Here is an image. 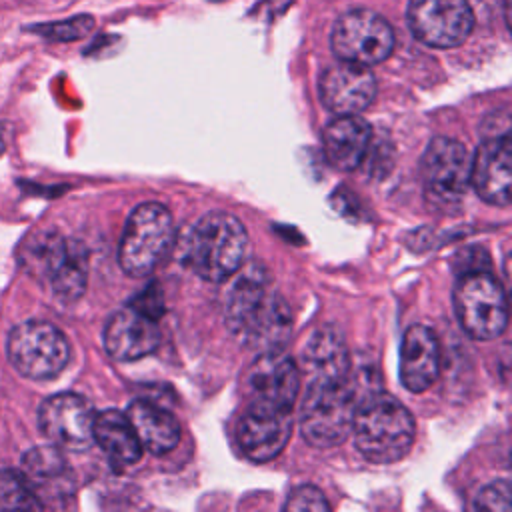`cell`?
<instances>
[{
    "mask_svg": "<svg viewBox=\"0 0 512 512\" xmlns=\"http://www.w3.org/2000/svg\"><path fill=\"white\" fill-rule=\"evenodd\" d=\"M26 476L18 470H0V510H40Z\"/></svg>",
    "mask_w": 512,
    "mask_h": 512,
    "instance_id": "cell-24",
    "label": "cell"
},
{
    "mask_svg": "<svg viewBox=\"0 0 512 512\" xmlns=\"http://www.w3.org/2000/svg\"><path fill=\"white\" fill-rule=\"evenodd\" d=\"M470 184L476 194L494 206L510 204L512 144L510 134L488 136L476 150L470 166Z\"/></svg>",
    "mask_w": 512,
    "mask_h": 512,
    "instance_id": "cell-16",
    "label": "cell"
},
{
    "mask_svg": "<svg viewBox=\"0 0 512 512\" xmlns=\"http://www.w3.org/2000/svg\"><path fill=\"white\" fill-rule=\"evenodd\" d=\"M238 270L226 294V326L258 352L280 350L292 326L288 304L272 290L262 262H248Z\"/></svg>",
    "mask_w": 512,
    "mask_h": 512,
    "instance_id": "cell-1",
    "label": "cell"
},
{
    "mask_svg": "<svg viewBox=\"0 0 512 512\" xmlns=\"http://www.w3.org/2000/svg\"><path fill=\"white\" fill-rule=\"evenodd\" d=\"M30 260L48 278L60 300L72 302L82 296L88 278V254L80 242L58 234L42 236L30 252Z\"/></svg>",
    "mask_w": 512,
    "mask_h": 512,
    "instance_id": "cell-11",
    "label": "cell"
},
{
    "mask_svg": "<svg viewBox=\"0 0 512 512\" xmlns=\"http://www.w3.org/2000/svg\"><path fill=\"white\" fill-rule=\"evenodd\" d=\"M26 476L40 506H62L74 494V478L58 446H36L22 456Z\"/></svg>",
    "mask_w": 512,
    "mask_h": 512,
    "instance_id": "cell-18",
    "label": "cell"
},
{
    "mask_svg": "<svg viewBox=\"0 0 512 512\" xmlns=\"http://www.w3.org/2000/svg\"><path fill=\"white\" fill-rule=\"evenodd\" d=\"M126 416L142 448L150 450L152 454H166L180 440V426L176 418L148 400H134L128 406Z\"/></svg>",
    "mask_w": 512,
    "mask_h": 512,
    "instance_id": "cell-21",
    "label": "cell"
},
{
    "mask_svg": "<svg viewBox=\"0 0 512 512\" xmlns=\"http://www.w3.org/2000/svg\"><path fill=\"white\" fill-rule=\"evenodd\" d=\"M374 98L376 78L366 66L340 60L326 68L320 78V100L336 116L358 114L366 110Z\"/></svg>",
    "mask_w": 512,
    "mask_h": 512,
    "instance_id": "cell-17",
    "label": "cell"
},
{
    "mask_svg": "<svg viewBox=\"0 0 512 512\" xmlns=\"http://www.w3.org/2000/svg\"><path fill=\"white\" fill-rule=\"evenodd\" d=\"M472 156L468 148L446 136L434 138L422 156V180L426 196L436 206L458 204L470 184Z\"/></svg>",
    "mask_w": 512,
    "mask_h": 512,
    "instance_id": "cell-9",
    "label": "cell"
},
{
    "mask_svg": "<svg viewBox=\"0 0 512 512\" xmlns=\"http://www.w3.org/2000/svg\"><path fill=\"white\" fill-rule=\"evenodd\" d=\"M246 388L250 404L292 410L300 390V370L282 350L260 352L248 370Z\"/></svg>",
    "mask_w": 512,
    "mask_h": 512,
    "instance_id": "cell-13",
    "label": "cell"
},
{
    "mask_svg": "<svg viewBox=\"0 0 512 512\" xmlns=\"http://www.w3.org/2000/svg\"><path fill=\"white\" fill-rule=\"evenodd\" d=\"M248 234L244 224L222 210L204 214L182 244L184 264L208 282H224L244 264Z\"/></svg>",
    "mask_w": 512,
    "mask_h": 512,
    "instance_id": "cell-3",
    "label": "cell"
},
{
    "mask_svg": "<svg viewBox=\"0 0 512 512\" xmlns=\"http://www.w3.org/2000/svg\"><path fill=\"white\" fill-rule=\"evenodd\" d=\"M408 24L426 46L454 48L470 36L474 12L468 0H410Z\"/></svg>",
    "mask_w": 512,
    "mask_h": 512,
    "instance_id": "cell-10",
    "label": "cell"
},
{
    "mask_svg": "<svg viewBox=\"0 0 512 512\" xmlns=\"http://www.w3.org/2000/svg\"><path fill=\"white\" fill-rule=\"evenodd\" d=\"M440 372V346L436 334L424 326L414 324L404 332L400 352V380L410 392L428 390Z\"/></svg>",
    "mask_w": 512,
    "mask_h": 512,
    "instance_id": "cell-19",
    "label": "cell"
},
{
    "mask_svg": "<svg viewBox=\"0 0 512 512\" xmlns=\"http://www.w3.org/2000/svg\"><path fill=\"white\" fill-rule=\"evenodd\" d=\"M454 312L468 336L492 340L508 324L506 292L486 270L460 274L454 288Z\"/></svg>",
    "mask_w": 512,
    "mask_h": 512,
    "instance_id": "cell-6",
    "label": "cell"
},
{
    "mask_svg": "<svg viewBox=\"0 0 512 512\" xmlns=\"http://www.w3.org/2000/svg\"><path fill=\"white\" fill-rule=\"evenodd\" d=\"M356 390L350 378H310L302 408L300 430L308 444L332 448L346 440L352 428Z\"/></svg>",
    "mask_w": 512,
    "mask_h": 512,
    "instance_id": "cell-4",
    "label": "cell"
},
{
    "mask_svg": "<svg viewBox=\"0 0 512 512\" xmlns=\"http://www.w3.org/2000/svg\"><path fill=\"white\" fill-rule=\"evenodd\" d=\"M370 136V124L358 114L336 116L322 132V150L328 164L342 172L358 168L366 158Z\"/></svg>",
    "mask_w": 512,
    "mask_h": 512,
    "instance_id": "cell-20",
    "label": "cell"
},
{
    "mask_svg": "<svg viewBox=\"0 0 512 512\" xmlns=\"http://www.w3.org/2000/svg\"><path fill=\"white\" fill-rule=\"evenodd\" d=\"M350 430L360 454L376 464H392L404 458L416 436V424L408 408L382 390H372L356 400Z\"/></svg>",
    "mask_w": 512,
    "mask_h": 512,
    "instance_id": "cell-2",
    "label": "cell"
},
{
    "mask_svg": "<svg viewBox=\"0 0 512 512\" xmlns=\"http://www.w3.org/2000/svg\"><path fill=\"white\" fill-rule=\"evenodd\" d=\"M292 432V410L250 404L238 424V442L246 458L268 462L276 458Z\"/></svg>",
    "mask_w": 512,
    "mask_h": 512,
    "instance_id": "cell-15",
    "label": "cell"
},
{
    "mask_svg": "<svg viewBox=\"0 0 512 512\" xmlns=\"http://www.w3.org/2000/svg\"><path fill=\"white\" fill-rule=\"evenodd\" d=\"M10 364L30 380L56 378L70 360V346L60 328L46 320H26L8 336Z\"/></svg>",
    "mask_w": 512,
    "mask_h": 512,
    "instance_id": "cell-7",
    "label": "cell"
},
{
    "mask_svg": "<svg viewBox=\"0 0 512 512\" xmlns=\"http://www.w3.org/2000/svg\"><path fill=\"white\" fill-rule=\"evenodd\" d=\"M92 28V20L86 16L68 20V22H56L50 26H40L36 28L40 34L48 36V38H56V40H74L84 36L88 30Z\"/></svg>",
    "mask_w": 512,
    "mask_h": 512,
    "instance_id": "cell-27",
    "label": "cell"
},
{
    "mask_svg": "<svg viewBox=\"0 0 512 512\" xmlns=\"http://www.w3.org/2000/svg\"><path fill=\"white\" fill-rule=\"evenodd\" d=\"M160 344V328L156 318L134 306L132 302L116 310L104 328V348L118 362L138 360Z\"/></svg>",
    "mask_w": 512,
    "mask_h": 512,
    "instance_id": "cell-14",
    "label": "cell"
},
{
    "mask_svg": "<svg viewBox=\"0 0 512 512\" xmlns=\"http://www.w3.org/2000/svg\"><path fill=\"white\" fill-rule=\"evenodd\" d=\"M456 262H458V272L460 274L482 272V270H488V266H490V258H488L486 250L478 248V246H472V248H466V250L458 252Z\"/></svg>",
    "mask_w": 512,
    "mask_h": 512,
    "instance_id": "cell-28",
    "label": "cell"
},
{
    "mask_svg": "<svg viewBox=\"0 0 512 512\" xmlns=\"http://www.w3.org/2000/svg\"><path fill=\"white\" fill-rule=\"evenodd\" d=\"M474 506L478 510H496V512H508L510 510V486L506 480H496L488 486H484L476 500Z\"/></svg>",
    "mask_w": 512,
    "mask_h": 512,
    "instance_id": "cell-26",
    "label": "cell"
},
{
    "mask_svg": "<svg viewBox=\"0 0 512 512\" xmlns=\"http://www.w3.org/2000/svg\"><path fill=\"white\" fill-rule=\"evenodd\" d=\"M96 412L92 404L74 392H60L46 398L38 410V426L58 448L82 452L92 442Z\"/></svg>",
    "mask_w": 512,
    "mask_h": 512,
    "instance_id": "cell-12",
    "label": "cell"
},
{
    "mask_svg": "<svg viewBox=\"0 0 512 512\" xmlns=\"http://www.w3.org/2000/svg\"><path fill=\"white\" fill-rule=\"evenodd\" d=\"M92 436H94V442L102 448V452L114 464L130 466L138 462L142 456V444L128 416L122 414L120 410L110 408L96 414Z\"/></svg>",
    "mask_w": 512,
    "mask_h": 512,
    "instance_id": "cell-23",
    "label": "cell"
},
{
    "mask_svg": "<svg viewBox=\"0 0 512 512\" xmlns=\"http://www.w3.org/2000/svg\"><path fill=\"white\" fill-rule=\"evenodd\" d=\"M304 366L310 378H350V354L336 328L316 330L304 346Z\"/></svg>",
    "mask_w": 512,
    "mask_h": 512,
    "instance_id": "cell-22",
    "label": "cell"
},
{
    "mask_svg": "<svg viewBox=\"0 0 512 512\" xmlns=\"http://www.w3.org/2000/svg\"><path fill=\"white\" fill-rule=\"evenodd\" d=\"M4 148H6V140H4V130H2V126H0V154L4 152Z\"/></svg>",
    "mask_w": 512,
    "mask_h": 512,
    "instance_id": "cell-29",
    "label": "cell"
},
{
    "mask_svg": "<svg viewBox=\"0 0 512 512\" xmlns=\"http://www.w3.org/2000/svg\"><path fill=\"white\" fill-rule=\"evenodd\" d=\"M284 510H290V512H326L330 510V504L326 500V496L310 486V484H302V486H296L286 502H284Z\"/></svg>",
    "mask_w": 512,
    "mask_h": 512,
    "instance_id": "cell-25",
    "label": "cell"
},
{
    "mask_svg": "<svg viewBox=\"0 0 512 512\" xmlns=\"http://www.w3.org/2000/svg\"><path fill=\"white\" fill-rule=\"evenodd\" d=\"M394 30L376 12L356 8L342 14L330 36L332 52L342 62L358 66H374L384 62L394 50Z\"/></svg>",
    "mask_w": 512,
    "mask_h": 512,
    "instance_id": "cell-8",
    "label": "cell"
},
{
    "mask_svg": "<svg viewBox=\"0 0 512 512\" xmlns=\"http://www.w3.org/2000/svg\"><path fill=\"white\" fill-rule=\"evenodd\" d=\"M174 244L172 214L160 202H144L126 220L118 262L132 278L148 276Z\"/></svg>",
    "mask_w": 512,
    "mask_h": 512,
    "instance_id": "cell-5",
    "label": "cell"
}]
</instances>
